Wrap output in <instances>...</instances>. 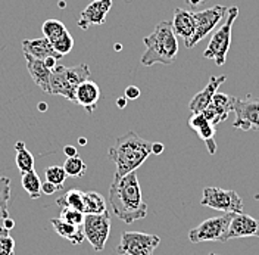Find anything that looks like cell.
<instances>
[{
    "instance_id": "cell-30",
    "label": "cell",
    "mask_w": 259,
    "mask_h": 255,
    "mask_svg": "<svg viewBox=\"0 0 259 255\" xmlns=\"http://www.w3.org/2000/svg\"><path fill=\"white\" fill-rule=\"evenodd\" d=\"M52 46H53V49H55L61 56L68 55V53L74 49V39H72L71 32H64L58 40H55V42L52 43Z\"/></svg>"
},
{
    "instance_id": "cell-40",
    "label": "cell",
    "mask_w": 259,
    "mask_h": 255,
    "mask_svg": "<svg viewBox=\"0 0 259 255\" xmlns=\"http://www.w3.org/2000/svg\"><path fill=\"white\" fill-rule=\"evenodd\" d=\"M187 2V5L190 6V8H197V6H200L202 3H205L206 0H186Z\"/></svg>"
},
{
    "instance_id": "cell-33",
    "label": "cell",
    "mask_w": 259,
    "mask_h": 255,
    "mask_svg": "<svg viewBox=\"0 0 259 255\" xmlns=\"http://www.w3.org/2000/svg\"><path fill=\"white\" fill-rule=\"evenodd\" d=\"M140 95H142V92L137 86H128L124 92V96L127 97V100H136L140 97Z\"/></svg>"
},
{
    "instance_id": "cell-3",
    "label": "cell",
    "mask_w": 259,
    "mask_h": 255,
    "mask_svg": "<svg viewBox=\"0 0 259 255\" xmlns=\"http://www.w3.org/2000/svg\"><path fill=\"white\" fill-rule=\"evenodd\" d=\"M146 50L142 55V64L152 66L155 64L171 65L178 53L177 35L172 31L171 22L161 21L155 30L143 39Z\"/></svg>"
},
{
    "instance_id": "cell-22",
    "label": "cell",
    "mask_w": 259,
    "mask_h": 255,
    "mask_svg": "<svg viewBox=\"0 0 259 255\" xmlns=\"http://www.w3.org/2000/svg\"><path fill=\"white\" fill-rule=\"evenodd\" d=\"M15 152L16 167L21 171V174L34 170V157H32L31 152L27 149V146L22 140H18L15 143Z\"/></svg>"
},
{
    "instance_id": "cell-16",
    "label": "cell",
    "mask_w": 259,
    "mask_h": 255,
    "mask_svg": "<svg viewBox=\"0 0 259 255\" xmlns=\"http://www.w3.org/2000/svg\"><path fill=\"white\" fill-rule=\"evenodd\" d=\"M227 80L226 76H212L208 81V84L199 92V93H196L193 96V99L190 100V103H189V110L192 111V114H199V112H202L208 105L210 103V100H212V97L213 95L218 92V89H220V86Z\"/></svg>"
},
{
    "instance_id": "cell-38",
    "label": "cell",
    "mask_w": 259,
    "mask_h": 255,
    "mask_svg": "<svg viewBox=\"0 0 259 255\" xmlns=\"http://www.w3.org/2000/svg\"><path fill=\"white\" fill-rule=\"evenodd\" d=\"M3 227H5V229H8V230L11 232V230H12V229L15 227V222H14L12 218L6 217V218L3 220Z\"/></svg>"
},
{
    "instance_id": "cell-24",
    "label": "cell",
    "mask_w": 259,
    "mask_h": 255,
    "mask_svg": "<svg viewBox=\"0 0 259 255\" xmlns=\"http://www.w3.org/2000/svg\"><path fill=\"white\" fill-rule=\"evenodd\" d=\"M106 209V201L100 193L84 192V214H100Z\"/></svg>"
},
{
    "instance_id": "cell-19",
    "label": "cell",
    "mask_w": 259,
    "mask_h": 255,
    "mask_svg": "<svg viewBox=\"0 0 259 255\" xmlns=\"http://www.w3.org/2000/svg\"><path fill=\"white\" fill-rule=\"evenodd\" d=\"M22 53H24V56H31L34 59H40V61H45L49 56H55L58 59L62 58L53 49L52 43L45 37L34 39V40H27V39L22 40Z\"/></svg>"
},
{
    "instance_id": "cell-9",
    "label": "cell",
    "mask_w": 259,
    "mask_h": 255,
    "mask_svg": "<svg viewBox=\"0 0 259 255\" xmlns=\"http://www.w3.org/2000/svg\"><path fill=\"white\" fill-rule=\"evenodd\" d=\"M227 9L228 8L226 6L217 5V6H212V8L203 9V11L193 12L194 19H196V31H194L193 37L187 43H184L186 48H194L197 43H200L203 39H206L224 19V16L227 15Z\"/></svg>"
},
{
    "instance_id": "cell-20",
    "label": "cell",
    "mask_w": 259,
    "mask_h": 255,
    "mask_svg": "<svg viewBox=\"0 0 259 255\" xmlns=\"http://www.w3.org/2000/svg\"><path fill=\"white\" fill-rule=\"evenodd\" d=\"M27 61V69L31 76L32 81L45 92L50 95V74L52 69H49L45 65V61L40 59H34L31 56H24Z\"/></svg>"
},
{
    "instance_id": "cell-18",
    "label": "cell",
    "mask_w": 259,
    "mask_h": 255,
    "mask_svg": "<svg viewBox=\"0 0 259 255\" xmlns=\"http://www.w3.org/2000/svg\"><path fill=\"white\" fill-rule=\"evenodd\" d=\"M99 99H100V89H99L97 83H95L93 80H85L77 87L74 102L82 106L89 114H92L96 110Z\"/></svg>"
},
{
    "instance_id": "cell-14",
    "label": "cell",
    "mask_w": 259,
    "mask_h": 255,
    "mask_svg": "<svg viewBox=\"0 0 259 255\" xmlns=\"http://www.w3.org/2000/svg\"><path fill=\"white\" fill-rule=\"evenodd\" d=\"M230 112H231V96L217 92L209 105L200 114H203V117L213 126H218L220 123L226 121Z\"/></svg>"
},
{
    "instance_id": "cell-43",
    "label": "cell",
    "mask_w": 259,
    "mask_h": 255,
    "mask_svg": "<svg viewBox=\"0 0 259 255\" xmlns=\"http://www.w3.org/2000/svg\"><path fill=\"white\" fill-rule=\"evenodd\" d=\"M78 142H80L81 146H84V144H87V139H84V137H80V140H78Z\"/></svg>"
},
{
    "instance_id": "cell-25",
    "label": "cell",
    "mask_w": 259,
    "mask_h": 255,
    "mask_svg": "<svg viewBox=\"0 0 259 255\" xmlns=\"http://www.w3.org/2000/svg\"><path fill=\"white\" fill-rule=\"evenodd\" d=\"M21 181H22L24 191L28 193V196L31 199H38L41 196V180L34 170L24 173Z\"/></svg>"
},
{
    "instance_id": "cell-6",
    "label": "cell",
    "mask_w": 259,
    "mask_h": 255,
    "mask_svg": "<svg viewBox=\"0 0 259 255\" xmlns=\"http://www.w3.org/2000/svg\"><path fill=\"white\" fill-rule=\"evenodd\" d=\"M233 214L234 212H224L223 215H217L202 222L197 227L189 232L190 242H227V232Z\"/></svg>"
},
{
    "instance_id": "cell-11",
    "label": "cell",
    "mask_w": 259,
    "mask_h": 255,
    "mask_svg": "<svg viewBox=\"0 0 259 255\" xmlns=\"http://www.w3.org/2000/svg\"><path fill=\"white\" fill-rule=\"evenodd\" d=\"M200 205L217 209L220 212H242L243 199L237 192L231 189L205 188Z\"/></svg>"
},
{
    "instance_id": "cell-10",
    "label": "cell",
    "mask_w": 259,
    "mask_h": 255,
    "mask_svg": "<svg viewBox=\"0 0 259 255\" xmlns=\"http://www.w3.org/2000/svg\"><path fill=\"white\" fill-rule=\"evenodd\" d=\"M159 243L161 238L156 235H149L142 232H124L119 245L116 246V254L153 255Z\"/></svg>"
},
{
    "instance_id": "cell-17",
    "label": "cell",
    "mask_w": 259,
    "mask_h": 255,
    "mask_svg": "<svg viewBox=\"0 0 259 255\" xmlns=\"http://www.w3.org/2000/svg\"><path fill=\"white\" fill-rule=\"evenodd\" d=\"M172 31L177 37H181L184 40V43H187L196 31V19L192 11L187 9H174V16H172V22H171Z\"/></svg>"
},
{
    "instance_id": "cell-2",
    "label": "cell",
    "mask_w": 259,
    "mask_h": 255,
    "mask_svg": "<svg viewBox=\"0 0 259 255\" xmlns=\"http://www.w3.org/2000/svg\"><path fill=\"white\" fill-rule=\"evenodd\" d=\"M149 155H152V143L140 137L136 131H128L118 137L108 151V158L115 162V177H122L136 171Z\"/></svg>"
},
{
    "instance_id": "cell-29",
    "label": "cell",
    "mask_w": 259,
    "mask_h": 255,
    "mask_svg": "<svg viewBox=\"0 0 259 255\" xmlns=\"http://www.w3.org/2000/svg\"><path fill=\"white\" fill-rule=\"evenodd\" d=\"M45 174H46V181L58 186L59 189H64L65 180L68 177L66 173H65L64 167H61V165H50V167L46 168Z\"/></svg>"
},
{
    "instance_id": "cell-12",
    "label": "cell",
    "mask_w": 259,
    "mask_h": 255,
    "mask_svg": "<svg viewBox=\"0 0 259 255\" xmlns=\"http://www.w3.org/2000/svg\"><path fill=\"white\" fill-rule=\"evenodd\" d=\"M239 238H259V220L243 212H234L228 226L227 240Z\"/></svg>"
},
{
    "instance_id": "cell-8",
    "label": "cell",
    "mask_w": 259,
    "mask_h": 255,
    "mask_svg": "<svg viewBox=\"0 0 259 255\" xmlns=\"http://www.w3.org/2000/svg\"><path fill=\"white\" fill-rule=\"evenodd\" d=\"M231 111L236 114L233 127L243 131L259 130V97L247 95L240 99L231 96Z\"/></svg>"
},
{
    "instance_id": "cell-21",
    "label": "cell",
    "mask_w": 259,
    "mask_h": 255,
    "mask_svg": "<svg viewBox=\"0 0 259 255\" xmlns=\"http://www.w3.org/2000/svg\"><path fill=\"white\" fill-rule=\"evenodd\" d=\"M50 224L61 238L71 242L72 245H80V243H82V240L85 239L84 232H82V226H74V224L66 223L62 218H52Z\"/></svg>"
},
{
    "instance_id": "cell-36",
    "label": "cell",
    "mask_w": 259,
    "mask_h": 255,
    "mask_svg": "<svg viewBox=\"0 0 259 255\" xmlns=\"http://www.w3.org/2000/svg\"><path fill=\"white\" fill-rule=\"evenodd\" d=\"M58 61H59L58 58H55V56H49V58L45 59V65L48 66L49 69H53V68L58 65Z\"/></svg>"
},
{
    "instance_id": "cell-35",
    "label": "cell",
    "mask_w": 259,
    "mask_h": 255,
    "mask_svg": "<svg viewBox=\"0 0 259 255\" xmlns=\"http://www.w3.org/2000/svg\"><path fill=\"white\" fill-rule=\"evenodd\" d=\"M64 152H65V155H66L68 158H71V157H75V155H78V154H77V148H75V146H71V144L65 146Z\"/></svg>"
},
{
    "instance_id": "cell-42",
    "label": "cell",
    "mask_w": 259,
    "mask_h": 255,
    "mask_svg": "<svg viewBox=\"0 0 259 255\" xmlns=\"http://www.w3.org/2000/svg\"><path fill=\"white\" fill-rule=\"evenodd\" d=\"M6 235H11V233H9V230H8V229H5V227H0V236H6Z\"/></svg>"
},
{
    "instance_id": "cell-1",
    "label": "cell",
    "mask_w": 259,
    "mask_h": 255,
    "mask_svg": "<svg viewBox=\"0 0 259 255\" xmlns=\"http://www.w3.org/2000/svg\"><path fill=\"white\" fill-rule=\"evenodd\" d=\"M109 205L113 214L125 224L145 218L147 214V204L143 199L136 171L122 177L113 175L109 188Z\"/></svg>"
},
{
    "instance_id": "cell-7",
    "label": "cell",
    "mask_w": 259,
    "mask_h": 255,
    "mask_svg": "<svg viewBox=\"0 0 259 255\" xmlns=\"http://www.w3.org/2000/svg\"><path fill=\"white\" fill-rule=\"evenodd\" d=\"M84 238L90 242L95 251H103L111 233V214L106 209L100 214H85L82 222Z\"/></svg>"
},
{
    "instance_id": "cell-27",
    "label": "cell",
    "mask_w": 259,
    "mask_h": 255,
    "mask_svg": "<svg viewBox=\"0 0 259 255\" xmlns=\"http://www.w3.org/2000/svg\"><path fill=\"white\" fill-rule=\"evenodd\" d=\"M11 201V178L6 175L0 177V220L9 217L8 205Z\"/></svg>"
},
{
    "instance_id": "cell-4",
    "label": "cell",
    "mask_w": 259,
    "mask_h": 255,
    "mask_svg": "<svg viewBox=\"0 0 259 255\" xmlns=\"http://www.w3.org/2000/svg\"><path fill=\"white\" fill-rule=\"evenodd\" d=\"M90 66L80 64L75 66L56 65L50 74V95L62 96L74 102L75 90L82 81L90 80Z\"/></svg>"
},
{
    "instance_id": "cell-34",
    "label": "cell",
    "mask_w": 259,
    "mask_h": 255,
    "mask_svg": "<svg viewBox=\"0 0 259 255\" xmlns=\"http://www.w3.org/2000/svg\"><path fill=\"white\" fill-rule=\"evenodd\" d=\"M58 191H61V189H59L58 186L49 183V181L41 183V193H45V195H53V193H56Z\"/></svg>"
},
{
    "instance_id": "cell-41",
    "label": "cell",
    "mask_w": 259,
    "mask_h": 255,
    "mask_svg": "<svg viewBox=\"0 0 259 255\" xmlns=\"http://www.w3.org/2000/svg\"><path fill=\"white\" fill-rule=\"evenodd\" d=\"M37 108H38V111L40 112H46L48 111V103H46V102H40V103L37 105Z\"/></svg>"
},
{
    "instance_id": "cell-44",
    "label": "cell",
    "mask_w": 259,
    "mask_h": 255,
    "mask_svg": "<svg viewBox=\"0 0 259 255\" xmlns=\"http://www.w3.org/2000/svg\"><path fill=\"white\" fill-rule=\"evenodd\" d=\"M209 255H218V254H213V252H212V254H209Z\"/></svg>"
},
{
    "instance_id": "cell-31",
    "label": "cell",
    "mask_w": 259,
    "mask_h": 255,
    "mask_svg": "<svg viewBox=\"0 0 259 255\" xmlns=\"http://www.w3.org/2000/svg\"><path fill=\"white\" fill-rule=\"evenodd\" d=\"M84 212H81L78 209H74V208H61V217L64 222L69 224H74V226H82L84 222Z\"/></svg>"
},
{
    "instance_id": "cell-23",
    "label": "cell",
    "mask_w": 259,
    "mask_h": 255,
    "mask_svg": "<svg viewBox=\"0 0 259 255\" xmlns=\"http://www.w3.org/2000/svg\"><path fill=\"white\" fill-rule=\"evenodd\" d=\"M56 204L59 208H74L84 212V191L80 189H71L66 191L56 199Z\"/></svg>"
},
{
    "instance_id": "cell-45",
    "label": "cell",
    "mask_w": 259,
    "mask_h": 255,
    "mask_svg": "<svg viewBox=\"0 0 259 255\" xmlns=\"http://www.w3.org/2000/svg\"><path fill=\"white\" fill-rule=\"evenodd\" d=\"M90 2H96V0H90Z\"/></svg>"
},
{
    "instance_id": "cell-15",
    "label": "cell",
    "mask_w": 259,
    "mask_h": 255,
    "mask_svg": "<svg viewBox=\"0 0 259 255\" xmlns=\"http://www.w3.org/2000/svg\"><path fill=\"white\" fill-rule=\"evenodd\" d=\"M189 127L193 130L194 133L205 142L208 152L213 155L217 152V143H215V126L208 121L203 114H193L189 118Z\"/></svg>"
},
{
    "instance_id": "cell-28",
    "label": "cell",
    "mask_w": 259,
    "mask_h": 255,
    "mask_svg": "<svg viewBox=\"0 0 259 255\" xmlns=\"http://www.w3.org/2000/svg\"><path fill=\"white\" fill-rule=\"evenodd\" d=\"M64 170L68 177H74V178H81L82 175L85 174L87 171V165L85 162L81 160L78 155L75 157H71V158H66L64 162Z\"/></svg>"
},
{
    "instance_id": "cell-5",
    "label": "cell",
    "mask_w": 259,
    "mask_h": 255,
    "mask_svg": "<svg viewBox=\"0 0 259 255\" xmlns=\"http://www.w3.org/2000/svg\"><path fill=\"white\" fill-rule=\"evenodd\" d=\"M237 16H239L237 6H231L227 9V19L223 25L217 27L213 35L210 37L208 48L203 52L205 59H213L218 66H223L226 64L227 53H228V49L231 45V28H233V24Z\"/></svg>"
},
{
    "instance_id": "cell-26",
    "label": "cell",
    "mask_w": 259,
    "mask_h": 255,
    "mask_svg": "<svg viewBox=\"0 0 259 255\" xmlns=\"http://www.w3.org/2000/svg\"><path fill=\"white\" fill-rule=\"evenodd\" d=\"M41 31H43L45 39H48L50 43H53L55 40H58L68 30H66V27H65V24L62 21H59V19H48V21L43 22Z\"/></svg>"
},
{
    "instance_id": "cell-37",
    "label": "cell",
    "mask_w": 259,
    "mask_h": 255,
    "mask_svg": "<svg viewBox=\"0 0 259 255\" xmlns=\"http://www.w3.org/2000/svg\"><path fill=\"white\" fill-rule=\"evenodd\" d=\"M163 149H165V146L159 142H156V143H152V154L153 155H161L162 152H163Z\"/></svg>"
},
{
    "instance_id": "cell-13",
    "label": "cell",
    "mask_w": 259,
    "mask_h": 255,
    "mask_svg": "<svg viewBox=\"0 0 259 255\" xmlns=\"http://www.w3.org/2000/svg\"><path fill=\"white\" fill-rule=\"evenodd\" d=\"M112 8V0H96L92 2L82 12L78 19L81 30H89L92 25H102Z\"/></svg>"
},
{
    "instance_id": "cell-39",
    "label": "cell",
    "mask_w": 259,
    "mask_h": 255,
    "mask_svg": "<svg viewBox=\"0 0 259 255\" xmlns=\"http://www.w3.org/2000/svg\"><path fill=\"white\" fill-rule=\"evenodd\" d=\"M125 105H127V97H125V96H124V97L116 99V106H118L119 110H124V108H125Z\"/></svg>"
},
{
    "instance_id": "cell-32",
    "label": "cell",
    "mask_w": 259,
    "mask_h": 255,
    "mask_svg": "<svg viewBox=\"0 0 259 255\" xmlns=\"http://www.w3.org/2000/svg\"><path fill=\"white\" fill-rule=\"evenodd\" d=\"M0 255H15V239L11 235L0 236Z\"/></svg>"
}]
</instances>
